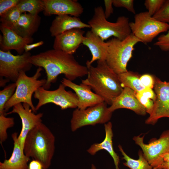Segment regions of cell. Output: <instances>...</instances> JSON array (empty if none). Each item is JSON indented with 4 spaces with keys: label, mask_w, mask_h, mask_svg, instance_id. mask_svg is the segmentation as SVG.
I'll list each match as a JSON object with an SVG mask.
<instances>
[{
    "label": "cell",
    "mask_w": 169,
    "mask_h": 169,
    "mask_svg": "<svg viewBox=\"0 0 169 169\" xmlns=\"http://www.w3.org/2000/svg\"><path fill=\"white\" fill-rule=\"evenodd\" d=\"M30 61L33 65L45 70L46 82L43 87L47 90L59 75L64 74L66 79L72 81L88 73L87 67L79 64L73 55L54 49L31 55Z\"/></svg>",
    "instance_id": "cell-1"
},
{
    "label": "cell",
    "mask_w": 169,
    "mask_h": 169,
    "mask_svg": "<svg viewBox=\"0 0 169 169\" xmlns=\"http://www.w3.org/2000/svg\"><path fill=\"white\" fill-rule=\"evenodd\" d=\"M87 67V78L82 80V83L90 86L107 105H111L123 89L118 74L109 67L105 60L97 61L96 67Z\"/></svg>",
    "instance_id": "cell-2"
},
{
    "label": "cell",
    "mask_w": 169,
    "mask_h": 169,
    "mask_svg": "<svg viewBox=\"0 0 169 169\" xmlns=\"http://www.w3.org/2000/svg\"><path fill=\"white\" fill-rule=\"evenodd\" d=\"M55 137L42 122L32 129L24 141L23 152L28 157L39 161L44 169H47L55 151Z\"/></svg>",
    "instance_id": "cell-3"
},
{
    "label": "cell",
    "mask_w": 169,
    "mask_h": 169,
    "mask_svg": "<svg viewBox=\"0 0 169 169\" xmlns=\"http://www.w3.org/2000/svg\"><path fill=\"white\" fill-rule=\"evenodd\" d=\"M130 23L128 18L124 16L119 17L115 22L108 21L104 9L100 6L95 8L93 17L88 24L91 30L104 41L112 36L122 40L131 33Z\"/></svg>",
    "instance_id": "cell-4"
},
{
    "label": "cell",
    "mask_w": 169,
    "mask_h": 169,
    "mask_svg": "<svg viewBox=\"0 0 169 169\" xmlns=\"http://www.w3.org/2000/svg\"><path fill=\"white\" fill-rule=\"evenodd\" d=\"M139 42H141L132 33L123 40L114 38L107 42L105 61L117 74L128 71L127 66L132 57L134 46Z\"/></svg>",
    "instance_id": "cell-5"
},
{
    "label": "cell",
    "mask_w": 169,
    "mask_h": 169,
    "mask_svg": "<svg viewBox=\"0 0 169 169\" xmlns=\"http://www.w3.org/2000/svg\"><path fill=\"white\" fill-rule=\"evenodd\" d=\"M41 67H38L35 74L32 76H28L26 72L21 71L19 73L18 79L15 82L16 88L13 96L7 102L4 107V113H6L11 108L20 103L28 104L33 112H36L35 107L32 101V96L39 88L43 86L46 79H38L41 75Z\"/></svg>",
    "instance_id": "cell-6"
},
{
    "label": "cell",
    "mask_w": 169,
    "mask_h": 169,
    "mask_svg": "<svg viewBox=\"0 0 169 169\" xmlns=\"http://www.w3.org/2000/svg\"><path fill=\"white\" fill-rule=\"evenodd\" d=\"M129 25L131 33L145 44L151 42L159 34L169 30L168 24L156 19L147 11L136 14L134 21Z\"/></svg>",
    "instance_id": "cell-7"
},
{
    "label": "cell",
    "mask_w": 169,
    "mask_h": 169,
    "mask_svg": "<svg viewBox=\"0 0 169 169\" xmlns=\"http://www.w3.org/2000/svg\"><path fill=\"white\" fill-rule=\"evenodd\" d=\"M112 114L105 102L84 110L76 108L73 112L70 120L71 130L74 131L85 126L105 124L109 122Z\"/></svg>",
    "instance_id": "cell-8"
},
{
    "label": "cell",
    "mask_w": 169,
    "mask_h": 169,
    "mask_svg": "<svg viewBox=\"0 0 169 169\" xmlns=\"http://www.w3.org/2000/svg\"><path fill=\"white\" fill-rule=\"evenodd\" d=\"M145 135L135 136L133 139L141 148L143 155L153 169H161L163 156L169 152V130L164 131L158 139L145 143Z\"/></svg>",
    "instance_id": "cell-9"
},
{
    "label": "cell",
    "mask_w": 169,
    "mask_h": 169,
    "mask_svg": "<svg viewBox=\"0 0 169 169\" xmlns=\"http://www.w3.org/2000/svg\"><path fill=\"white\" fill-rule=\"evenodd\" d=\"M65 87L61 84L54 90H46L43 86L39 88L34 93V97L38 101L35 107L36 111L50 103L59 106L62 110L77 108L79 103L77 96L71 91L66 90Z\"/></svg>",
    "instance_id": "cell-10"
},
{
    "label": "cell",
    "mask_w": 169,
    "mask_h": 169,
    "mask_svg": "<svg viewBox=\"0 0 169 169\" xmlns=\"http://www.w3.org/2000/svg\"><path fill=\"white\" fill-rule=\"evenodd\" d=\"M31 55L29 52L15 55L10 51L0 49V77L15 82L21 72H26L31 69L33 64L30 61Z\"/></svg>",
    "instance_id": "cell-11"
},
{
    "label": "cell",
    "mask_w": 169,
    "mask_h": 169,
    "mask_svg": "<svg viewBox=\"0 0 169 169\" xmlns=\"http://www.w3.org/2000/svg\"><path fill=\"white\" fill-rule=\"evenodd\" d=\"M155 78L154 88L156 97L152 112L145 121L148 125H154L162 118H169V81Z\"/></svg>",
    "instance_id": "cell-12"
},
{
    "label": "cell",
    "mask_w": 169,
    "mask_h": 169,
    "mask_svg": "<svg viewBox=\"0 0 169 169\" xmlns=\"http://www.w3.org/2000/svg\"><path fill=\"white\" fill-rule=\"evenodd\" d=\"M12 113L18 114L21 120L22 128L18 136V140L23 150L24 141L28 134L32 129L42 122L43 114L41 113L35 114L30 106L26 103H20L15 105L13 107L12 110L6 113V115Z\"/></svg>",
    "instance_id": "cell-13"
},
{
    "label": "cell",
    "mask_w": 169,
    "mask_h": 169,
    "mask_svg": "<svg viewBox=\"0 0 169 169\" xmlns=\"http://www.w3.org/2000/svg\"><path fill=\"white\" fill-rule=\"evenodd\" d=\"M44 14L45 16L69 15L79 17L83 13L84 8L77 0H43Z\"/></svg>",
    "instance_id": "cell-14"
},
{
    "label": "cell",
    "mask_w": 169,
    "mask_h": 169,
    "mask_svg": "<svg viewBox=\"0 0 169 169\" xmlns=\"http://www.w3.org/2000/svg\"><path fill=\"white\" fill-rule=\"evenodd\" d=\"M84 31L75 28L66 31L55 37L53 49L73 55L82 44Z\"/></svg>",
    "instance_id": "cell-15"
},
{
    "label": "cell",
    "mask_w": 169,
    "mask_h": 169,
    "mask_svg": "<svg viewBox=\"0 0 169 169\" xmlns=\"http://www.w3.org/2000/svg\"><path fill=\"white\" fill-rule=\"evenodd\" d=\"M61 84L65 87L73 90L77 96L79 103L77 108L80 110H84L104 102L100 96L91 91L90 86L81 83L77 84L66 78H63Z\"/></svg>",
    "instance_id": "cell-16"
},
{
    "label": "cell",
    "mask_w": 169,
    "mask_h": 169,
    "mask_svg": "<svg viewBox=\"0 0 169 169\" xmlns=\"http://www.w3.org/2000/svg\"><path fill=\"white\" fill-rule=\"evenodd\" d=\"M0 29L3 34L0 35V50L3 51L14 50L21 55L24 52L25 45L32 44L34 40L33 38H23L11 28L1 24Z\"/></svg>",
    "instance_id": "cell-17"
},
{
    "label": "cell",
    "mask_w": 169,
    "mask_h": 169,
    "mask_svg": "<svg viewBox=\"0 0 169 169\" xmlns=\"http://www.w3.org/2000/svg\"><path fill=\"white\" fill-rule=\"evenodd\" d=\"M108 108L112 113L116 110L124 108L131 110L141 115H145L146 114L145 108L137 98L136 93L127 87L123 88L121 93Z\"/></svg>",
    "instance_id": "cell-18"
},
{
    "label": "cell",
    "mask_w": 169,
    "mask_h": 169,
    "mask_svg": "<svg viewBox=\"0 0 169 169\" xmlns=\"http://www.w3.org/2000/svg\"><path fill=\"white\" fill-rule=\"evenodd\" d=\"M82 44L89 48L92 56L91 60L87 61V66L91 65L96 60H105L108 50L107 42H104L91 30L86 33Z\"/></svg>",
    "instance_id": "cell-19"
},
{
    "label": "cell",
    "mask_w": 169,
    "mask_h": 169,
    "mask_svg": "<svg viewBox=\"0 0 169 169\" xmlns=\"http://www.w3.org/2000/svg\"><path fill=\"white\" fill-rule=\"evenodd\" d=\"M90 28L88 24L83 23L79 17L69 15L57 16L52 21L49 31L52 37L66 31L75 28Z\"/></svg>",
    "instance_id": "cell-20"
},
{
    "label": "cell",
    "mask_w": 169,
    "mask_h": 169,
    "mask_svg": "<svg viewBox=\"0 0 169 169\" xmlns=\"http://www.w3.org/2000/svg\"><path fill=\"white\" fill-rule=\"evenodd\" d=\"M18 133L14 132L11 135L13 141V148L11 157L0 162V169H28V163L30 158L24 153L18 140Z\"/></svg>",
    "instance_id": "cell-21"
},
{
    "label": "cell",
    "mask_w": 169,
    "mask_h": 169,
    "mask_svg": "<svg viewBox=\"0 0 169 169\" xmlns=\"http://www.w3.org/2000/svg\"><path fill=\"white\" fill-rule=\"evenodd\" d=\"M41 20V17L38 15L23 13L17 22L11 29L23 38H31L38 30Z\"/></svg>",
    "instance_id": "cell-22"
},
{
    "label": "cell",
    "mask_w": 169,
    "mask_h": 169,
    "mask_svg": "<svg viewBox=\"0 0 169 169\" xmlns=\"http://www.w3.org/2000/svg\"><path fill=\"white\" fill-rule=\"evenodd\" d=\"M104 128L105 135L104 140L100 143H95L91 145L87 150V151L91 155H94L99 151L106 150L113 158L115 169H119L120 158L113 147L112 138L113 134L111 122L109 121L104 124Z\"/></svg>",
    "instance_id": "cell-23"
},
{
    "label": "cell",
    "mask_w": 169,
    "mask_h": 169,
    "mask_svg": "<svg viewBox=\"0 0 169 169\" xmlns=\"http://www.w3.org/2000/svg\"><path fill=\"white\" fill-rule=\"evenodd\" d=\"M140 76L137 73L128 71L118 74L122 87L129 88L136 93L145 88L140 82Z\"/></svg>",
    "instance_id": "cell-24"
},
{
    "label": "cell",
    "mask_w": 169,
    "mask_h": 169,
    "mask_svg": "<svg viewBox=\"0 0 169 169\" xmlns=\"http://www.w3.org/2000/svg\"><path fill=\"white\" fill-rule=\"evenodd\" d=\"M118 148L123 156L122 159L125 161L124 165L130 169H152V166L145 157L142 151L139 150L138 155L139 158L136 160L129 156L124 151L122 146L119 145Z\"/></svg>",
    "instance_id": "cell-25"
},
{
    "label": "cell",
    "mask_w": 169,
    "mask_h": 169,
    "mask_svg": "<svg viewBox=\"0 0 169 169\" xmlns=\"http://www.w3.org/2000/svg\"><path fill=\"white\" fill-rule=\"evenodd\" d=\"M17 7L22 13L28 12L33 15H38L44 9L43 0H20Z\"/></svg>",
    "instance_id": "cell-26"
},
{
    "label": "cell",
    "mask_w": 169,
    "mask_h": 169,
    "mask_svg": "<svg viewBox=\"0 0 169 169\" xmlns=\"http://www.w3.org/2000/svg\"><path fill=\"white\" fill-rule=\"evenodd\" d=\"M136 95L140 103L145 108L146 113L149 115L151 113L156 99V95L152 89L145 88L138 93Z\"/></svg>",
    "instance_id": "cell-27"
},
{
    "label": "cell",
    "mask_w": 169,
    "mask_h": 169,
    "mask_svg": "<svg viewBox=\"0 0 169 169\" xmlns=\"http://www.w3.org/2000/svg\"><path fill=\"white\" fill-rule=\"evenodd\" d=\"M22 13L17 6L0 16L1 25L11 28L17 22Z\"/></svg>",
    "instance_id": "cell-28"
},
{
    "label": "cell",
    "mask_w": 169,
    "mask_h": 169,
    "mask_svg": "<svg viewBox=\"0 0 169 169\" xmlns=\"http://www.w3.org/2000/svg\"><path fill=\"white\" fill-rule=\"evenodd\" d=\"M16 88V83L13 82L6 86L0 91V114L5 115L4 112V106L13 95Z\"/></svg>",
    "instance_id": "cell-29"
},
{
    "label": "cell",
    "mask_w": 169,
    "mask_h": 169,
    "mask_svg": "<svg viewBox=\"0 0 169 169\" xmlns=\"http://www.w3.org/2000/svg\"><path fill=\"white\" fill-rule=\"evenodd\" d=\"M4 114H0V142L1 145L8 138L7 131L15 124L13 117H7Z\"/></svg>",
    "instance_id": "cell-30"
},
{
    "label": "cell",
    "mask_w": 169,
    "mask_h": 169,
    "mask_svg": "<svg viewBox=\"0 0 169 169\" xmlns=\"http://www.w3.org/2000/svg\"><path fill=\"white\" fill-rule=\"evenodd\" d=\"M163 23H169V0H165L160 10L153 16Z\"/></svg>",
    "instance_id": "cell-31"
},
{
    "label": "cell",
    "mask_w": 169,
    "mask_h": 169,
    "mask_svg": "<svg viewBox=\"0 0 169 169\" xmlns=\"http://www.w3.org/2000/svg\"><path fill=\"white\" fill-rule=\"evenodd\" d=\"M165 0H146L144 5L149 14L153 16L161 8Z\"/></svg>",
    "instance_id": "cell-32"
},
{
    "label": "cell",
    "mask_w": 169,
    "mask_h": 169,
    "mask_svg": "<svg viewBox=\"0 0 169 169\" xmlns=\"http://www.w3.org/2000/svg\"><path fill=\"white\" fill-rule=\"evenodd\" d=\"M154 45L163 51H169V30L166 33L161 34L158 37Z\"/></svg>",
    "instance_id": "cell-33"
},
{
    "label": "cell",
    "mask_w": 169,
    "mask_h": 169,
    "mask_svg": "<svg viewBox=\"0 0 169 169\" xmlns=\"http://www.w3.org/2000/svg\"><path fill=\"white\" fill-rule=\"evenodd\" d=\"M113 5L115 7L124 8L128 11L136 14L133 0H112Z\"/></svg>",
    "instance_id": "cell-34"
},
{
    "label": "cell",
    "mask_w": 169,
    "mask_h": 169,
    "mask_svg": "<svg viewBox=\"0 0 169 169\" xmlns=\"http://www.w3.org/2000/svg\"><path fill=\"white\" fill-rule=\"evenodd\" d=\"M20 0H0V16L17 6Z\"/></svg>",
    "instance_id": "cell-35"
},
{
    "label": "cell",
    "mask_w": 169,
    "mask_h": 169,
    "mask_svg": "<svg viewBox=\"0 0 169 169\" xmlns=\"http://www.w3.org/2000/svg\"><path fill=\"white\" fill-rule=\"evenodd\" d=\"M140 79L142 84L145 88L152 89L154 88L155 82V76L148 74L141 75Z\"/></svg>",
    "instance_id": "cell-36"
},
{
    "label": "cell",
    "mask_w": 169,
    "mask_h": 169,
    "mask_svg": "<svg viewBox=\"0 0 169 169\" xmlns=\"http://www.w3.org/2000/svg\"><path fill=\"white\" fill-rule=\"evenodd\" d=\"M104 3L105 6L104 13L105 17L107 19L113 13L112 0H105Z\"/></svg>",
    "instance_id": "cell-37"
},
{
    "label": "cell",
    "mask_w": 169,
    "mask_h": 169,
    "mask_svg": "<svg viewBox=\"0 0 169 169\" xmlns=\"http://www.w3.org/2000/svg\"><path fill=\"white\" fill-rule=\"evenodd\" d=\"M28 169H44L42 164L38 161L33 159L29 164Z\"/></svg>",
    "instance_id": "cell-38"
},
{
    "label": "cell",
    "mask_w": 169,
    "mask_h": 169,
    "mask_svg": "<svg viewBox=\"0 0 169 169\" xmlns=\"http://www.w3.org/2000/svg\"><path fill=\"white\" fill-rule=\"evenodd\" d=\"M44 42L43 41H40L38 42L33 44H27L24 48V52H28L31 49L36 47H38L43 45Z\"/></svg>",
    "instance_id": "cell-39"
},
{
    "label": "cell",
    "mask_w": 169,
    "mask_h": 169,
    "mask_svg": "<svg viewBox=\"0 0 169 169\" xmlns=\"http://www.w3.org/2000/svg\"><path fill=\"white\" fill-rule=\"evenodd\" d=\"M10 80L7 79L2 77H0V87H5L6 84L9 82Z\"/></svg>",
    "instance_id": "cell-40"
},
{
    "label": "cell",
    "mask_w": 169,
    "mask_h": 169,
    "mask_svg": "<svg viewBox=\"0 0 169 169\" xmlns=\"http://www.w3.org/2000/svg\"><path fill=\"white\" fill-rule=\"evenodd\" d=\"M163 159L164 161L169 163V152L163 156Z\"/></svg>",
    "instance_id": "cell-41"
},
{
    "label": "cell",
    "mask_w": 169,
    "mask_h": 169,
    "mask_svg": "<svg viewBox=\"0 0 169 169\" xmlns=\"http://www.w3.org/2000/svg\"><path fill=\"white\" fill-rule=\"evenodd\" d=\"M161 169H169V163L164 161L161 165Z\"/></svg>",
    "instance_id": "cell-42"
},
{
    "label": "cell",
    "mask_w": 169,
    "mask_h": 169,
    "mask_svg": "<svg viewBox=\"0 0 169 169\" xmlns=\"http://www.w3.org/2000/svg\"><path fill=\"white\" fill-rule=\"evenodd\" d=\"M91 169H96L94 165H92L91 166Z\"/></svg>",
    "instance_id": "cell-43"
}]
</instances>
